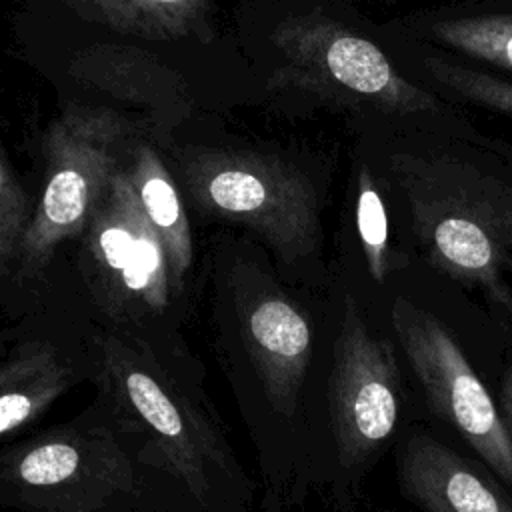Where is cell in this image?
Masks as SVG:
<instances>
[{"instance_id": "6da1fadb", "label": "cell", "mask_w": 512, "mask_h": 512, "mask_svg": "<svg viewBox=\"0 0 512 512\" xmlns=\"http://www.w3.org/2000/svg\"><path fill=\"white\" fill-rule=\"evenodd\" d=\"M98 404L146 468L166 474L208 512H246L250 486L218 424L136 328L96 330L86 344Z\"/></svg>"}, {"instance_id": "7a4b0ae2", "label": "cell", "mask_w": 512, "mask_h": 512, "mask_svg": "<svg viewBox=\"0 0 512 512\" xmlns=\"http://www.w3.org/2000/svg\"><path fill=\"white\" fill-rule=\"evenodd\" d=\"M388 166L428 262L512 312V182L444 154L394 152Z\"/></svg>"}, {"instance_id": "3957f363", "label": "cell", "mask_w": 512, "mask_h": 512, "mask_svg": "<svg viewBox=\"0 0 512 512\" xmlns=\"http://www.w3.org/2000/svg\"><path fill=\"white\" fill-rule=\"evenodd\" d=\"M148 470L102 404L0 448V506L18 512H122Z\"/></svg>"}, {"instance_id": "277c9868", "label": "cell", "mask_w": 512, "mask_h": 512, "mask_svg": "<svg viewBox=\"0 0 512 512\" xmlns=\"http://www.w3.org/2000/svg\"><path fill=\"white\" fill-rule=\"evenodd\" d=\"M178 168L204 212L248 226L286 264L318 250V196L296 166L260 152L192 148L178 158Z\"/></svg>"}, {"instance_id": "5b68a950", "label": "cell", "mask_w": 512, "mask_h": 512, "mask_svg": "<svg viewBox=\"0 0 512 512\" xmlns=\"http://www.w3.org/2000/svg\"><path fill=\"white\" fill-rule=\"evenodd\" d=\"M130 124L112 108L68 106L44 136L46 184L22 236L18 276L44 272L56 248L84 232L116 170Z\"/></svg>"}, {"instance_id": "8992f818", "label": "cell", "mask_w": 512, "mask_h": 512, "mask_svg": "<svg viewBox=\"0 0 512 512\" xmlns=\"http://www.w3.org/2000/svg\"><path fill=\"white\" fill-rule=\"evenodd\" d=\"M80 264L112 326L146 328L172 304L164 244L144 216L122 166L82 232Z\"/></svg>"}, {"instance_id": "52a82bcc", "label": "cell", "mask_w": 512, "mask_h": 512, "mask_svg": "<svg viewBox=\"0 0 512 512\" xmlns=\"http://www.w3.org/2000/svg\"><path fill=\"white\" fill-rule=\"evenodd\" d=\"M272 42L282 62L268 78L270 90L296 88L402 114L436 108L432 94L396 72L376 44L332 20L290 18Z\"/></svg>"}, {"instance_id": "ba28073f", "label": "cell", "mask_w": 512, "mask_h": 512, "mask_svg": "<svg viewBox=\"0 0 512 512\" xmlns=\"http://www.w3.org/2000/svg\"><path fill=\"white\" fill-rule=\"evenodd\" d=\"M390 320L432 410L512 488V440L502 412L444 324L404 298L394 300Z\"/></svg>"}, {"instance_id": "9c48e42d", "label": "cell", "mask_w": 512, "mask_h": 512, "mask_svg": "<svg viewBox=\"0 0 512 512\" xmlns=\"http://www.w3.org/2000/svg\"><path fill=\"white\" fill-rule=\"evenodd\" d=\"M330 420L342 466L366 462L394 432L400 414V382L390 342L364 322L346 298L330 370Z\"/></svg>"}, {"instance_id": "30bf717a", "label": "cell", "mask_w": 512, "mask_h": 512, "mask_svg": "<svg viewBox=\"0 0 512 512\" xmlns=\"http://www.w3.org/2000/svg\"><path fill=\"white\" fill-rule=\"evenodd\" d=\"M240 326L268 400L290 414L312 354L306 314L274 284H262L242 296Z\"/></svg>"}, {"instance_id": "8fae6325", "label": "cell", "mask_w": 512, "mask_h": 512, "mask_svg": "<svg viewBox=\"0 0 512 512\" xmlns=\"http://www.w3.org/2000/svg\"><path fill=\"white\" fill-rule=\"evenodd\" d=\"M86 376L88 352L78 354L52 338L20 342L0 360V440L34 424Z\"/></svg>"}, {"instance_id": "7c38bea8", "label": "cell", "mask_w": 512, "mask_h": 512, "mask_svg": "<svg viewBox=\"0 0 512 512\" xmlns=\"http://www.w3.org/2000/svg\"><path fill=\"white\" fill-rule=\"evenodd\" d=\"M402 494L424 512H512V502L454 450L412 436L398 456Z\"/></svg>"}, {"instance_id": "4fadbf2b", "label": "cell", "mask_w": 512, "mask_h": 512, "mask_svg": "<svg viewBox=\"0 0 512 512\" xmlns=\"http://www.w3.org/2000/svg\"><path fill=\"white\" fill-rule=\"evenodd\" d=\"M126 172L144 216L164 244L172 290L180 296L192 266V236L176 184L150 144L136 148Z\"/></svg>"}, {"instance_id": "5bb4252c", "label": "cell", "mask_w": 512, "mask_h": 512, "mask_svg": "<svg viewBox=\"0 0 512 512\" xmlns=\"http://www.w3.org/2000/svg\"><path fill=\"white\" fill-rule=\"evenodd\" d=\"M106 26L152 40H174L194 34L208 18V0H74Z\"/></svg>"}, {"instance_id": "9a60e30c", "label": "cell", "mask_w": 512, "mask_h": 512, "mask_svg": "<svg viewBox=\"0 0 512 512\" xmlns=\"http://www.w3.org/2000/svg\"><path fill=\"white\" fill-rule=\"evenodd\" d=\"M430 34L442 44L512 70V16L486 14L438 20Z\"/></svg>"}, {"instance_id": "2e32d148", "label": "cell", "mask_w": 512, "mask_h": 512, "mask_svg": "<svg viewBox=\"0 0 512 512\" xmlns=\"http://www.w3.org/2000/svg\"><path fill=\"white\" fill-rule=\"evenodd\" d=\"M356 232L370 276L376 282H386L388 276L402 266V260L392 250L386 204L368 168H362L358 174Z\"/></svg>"}, {"instance_id": "e0dca14e", "label": "cell", "mask_w": 512, "mask_h": 512, "mask_svg": "<svg viewBox=\"0 0 512 512\" xmlns=\"http://www.w3.org/2000/svg\"><path fill=\"white\" fill-rule=\"evenodd\" d=\"M424 66L440 84L452 88L462 98L512 116V82L434 56L426 58Z\"/></svg>"}, {"instance_id": "ac0fdd59", "label": "cell", "mask_w": 512, "mask_h": 512, "mask_svg": "<svg viewBox=\"0 0 512 512\" xmlns=\"http://www.w3.org/2000/svg\"><path fill=\"white\" fill-rule=\"evenodd\" d=\"M30 216L28 196L0 150V278L18 264L22 236Z\"/></svg>"}, {"instance_id": "d6986e66", "label": "cell", "mask_w": 512, "mask_h": 512, "mask_svg": "<svg viewBox=\"0 0 512 512\" xmlns=\"http://www.w3.org/2000/svg\"><path fill=\"white\" fill-rule=\"evenodd\" d=\"M500 412L506 424V430L512 440V364L506 368L500 384Z\"/></svg>"}]
</instances>
